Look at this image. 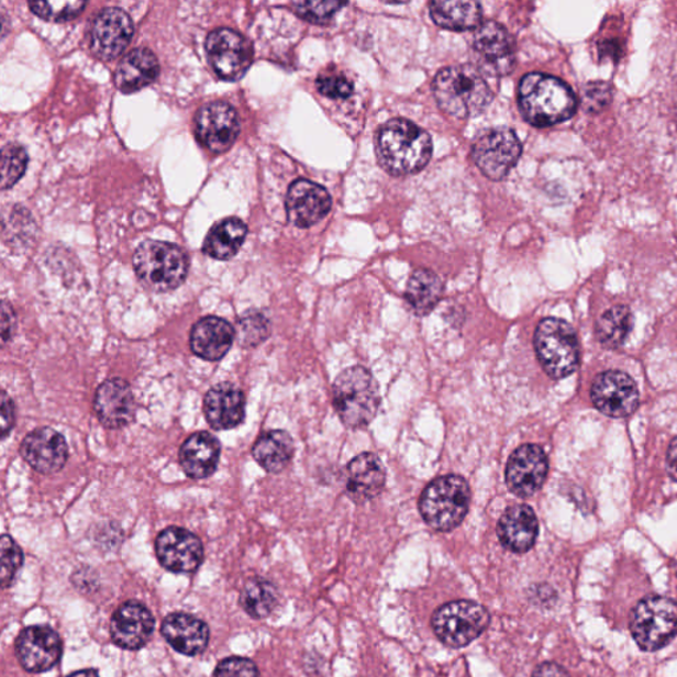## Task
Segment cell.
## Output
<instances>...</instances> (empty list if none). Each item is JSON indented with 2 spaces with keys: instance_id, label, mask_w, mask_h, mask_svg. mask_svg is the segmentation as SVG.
<instances>
[{
  "instance_id": "cell-2",
  "label": "cell",
  "mask_w": 677,
  "mask_h": 677,
  "mask_svg": "<svg viewBox=\"0 0 677 677\" xmlns=\"http://www.w3.org/2000/svg\"><path fill=\"white\" fill-rule=\"evenodd\" d=\"M519 107L536 127H550L571 119L577 99L569 85L545 74L526 75L519 87Z\"/></svg>"
},
{
  "instance_id": "cell-3",
  "label": "cell",
  "mask_w": 677,
  "mask_h": 677,
  "mask_svg": "<svg viewBox=\"0 0 677 677\" xmlns=\"http://www.w3.org/2000/svg\"><path fill=\"white\" fill-rule=\"evenodd\" d=\"M439 106L455 119H473L490 106L492 92L473 65H454L439 71L433 82Z\"/></svg>"
},
{
  "instance_id": "cell-27",
  "label": "cell",
  "mask_w": 677,
  "mask_h": 677,
  "mask_svg": "<svg viewBox=\"0 0 677 677\" xmlns=\"http://www.w3.org/2000/svg\"><path fill=\"white\" fill-rule=\"evenodd\" d=\"M498 537L506 550L525 553L535 545L539 535V522L532 508L518 504L508 508L498 523Z\"/></svg>"
},
{
  "instance_id": "cell-29",
  "label": "cell",
  "mask_w": 677,
  "mask_h": 677,
  "mask_svg": "<svg viewBox=\"0 0 677 677\" xmlns=\"http://www.w3.org/2000/svg\"><path fill=\"white\" fill-rule=\"evenodd\" d=\"M160 71L158 58L147 48H136L122 58L115 69V87L132 95L152 85Z\"/></svg>"
},
{
  "instance_id": "cell-37",
  "label": "cell",
  "mask_w": 677,
  "mask_h": 677,
  "mask_svg": "<svg viewBox=\"0 0 677 677\" xmlns=\"http://www.w3.org/2000/svg\"><path fill=\"white\" fill-rule=\"evenodd\" d=\"M270 334V325L259 312H249V314L240 319L237 324V338L243 347H256L262 344Z\"/></svg>"
},
{
  "instance_id": "cell-25",
  "label": "cell",
  "mask_w": 677,
  "mask_h": 677,
  "mask_svg": "<svg viewBox=\"0 0 677 677\" xmlns=\"http://www.w3.org/2000/svg\"><path fill=\"white\" fill-rule=\"evenodd\" d=\"M162 635L178 653L197 656L204 653L210 643V628L199 618L186 613H173L162 623Z\"/></svg>"
},
{
  "instance_id": "cell-26",
  "label": "cell",
  "mask_w": 677,
  "mask_h": 677,
  "mask_svg": "<svg viewBox=\"0 0 677 677\" xmlns=\"http://www.w3.org/2000/svg\"><path fill=\"white\" fill-rule=\"evenodd\" d=\"M386 467L377 455L360 454L351 460L346 473V492L356 503L379 497L386 486Z\"/></svg>"
},
{
  "instance_id": "cell-11",
  "label": "cell",
  "mask_w": 677,
  "mask_h": 677,
  "mask_svg": "<svg viewBox=\"0 0 677 677\" xmlns=\"http://www.w3.org/2000/svg\"><path fill=\"white\" fill-rule=\"evenodd\" d=\"M206 49L211 67L225 81H237L253 62V48L246 37L231 29H218L207 37Z\"/></svg>"
},
{
  "instance_id": "cell-22",
  "label": "cell",
  "mask_w": 677,
  "mask_h": 677,
  "mask_svg": "<svg viewBox=\"0 0 677 677\" xmlns=\"http://www.w3.org/2000/svg\"><path fill=\"white\" fill-rule=\"evenodd\" d=\"M95 412L108 429L130 425L135 417V400L129 382L122 379L103 381L95 395Z\"/></svg>"
},
{
  "instance_id": "cell-1",
  "label": "cell",
  "mask_w": 677,
  "mask_h": 677,
  "mask_svg": "<svg viewBox=\"0 0 677 677\" xmlns=\"http://www.w3.org/2000/svg\"><path fill=\"white\" fill-rule=\"evenodd\" d=\"M433 142L413 122L395 119L376 135V154L384 169L395 177L421 171L432 158Z\"/></svg>"
},
{
  "instance_id": "cell-9",
  "label": "cell",
  "mask_w": 677,
  "mask_h": 677,
  "mask_svg": "<svg viewBox=\"0 0 677 677\" xmlns=\"http://www.w3.org/2000/svg\"><path fill=\"white\" fill-rule=\"evenodd\" d=\"M491 617L485 607L474 601H453L434 611L432 628L448 647L462 648L485 633Z\"/></svg>"
},
{
  "instance_id": "cell-7",
  "label": "cell",
  "mask_w": 677,
  "mask_h": 677,
  "mask_svg": "<svg viewBox=\"0 0 677 677\" xmlns=\"http://www.w3.org/2000/svg\"><path fill=\"white\" fill-rule=\"evenodd\" d=\"M630 630L647 653L666 647L677 635V602L661 596L644 598L631 613Z\"/></svg>"
},
{
  "instance_id": "cell-33",
  "label": "cell",
  "mask_w": 677,
  "mask_h": 677,
  "mask_svg": "<svg viewBox=\"0 0 677 677\" xmlns=\"http://www.w3.org/2000/svg\"><path fill=\"white\" fill-rule=\"evenodd\" d=\"M444 292V284L434 271L415 270L410 277L407 288V301L417 315H428L432 312Z\"/></svg>"
},
{
  "instance_id": "cell-24",
  "label": "cell",
  "mask_w": 677,
  "mask_h": 677,
  "mask_svg": "<svg viewBox=\"0 0 677 677\" xmlns=\"http://www.w3.org/2000/svg\"><path fill=\"white\" fill-rule=\"evenodd\" d=\"M236 331L233 325L219 317H206L195 323L190 346L192 353L207 362H218L230 353Z\"/></svg>"
},
{
  "instance_id": "cell-13",
  "label": "cell",
  "mask_w": 677,
  "mask_h": 677,
  "mask_svg": "<svg viewBox=\"0 0 677 677\" xmlns=\"http://www.w3.org/2000/svg\"><path fill=\"white\" fill-rule=\"evenodd\" d=\"M195 133L198 141L213 154L227 152L240 134V119L230 103H207L195 116Z\"/></svg>"
},
{
  "instance_id": "cell-15",
  "label": "cell",
  "mask_w": 677,
  "mask_h": 677,
  "mask_svg": "<svg viewBox=\"0 0 677 677\" xmlns=\"http://www.w3.org/2000/svg\"><path fill=\"white\" fill-rule=\"evenodd\" d=\"M15 651L19 663L27 673L43 674L60 662L63 641L49 626H31L19 634Z\"/></svg>"
},
{
  "instance_id": "cell-41",
  "label": "cell",
  "mask_w": 677,
  "mask_h": 677,
  "mask_svg": "<svg viewBox=\"0 0 677 677\" xmlns=\"http://www.w3.org/2000/svg\"><path fill=\"white\" fill-rule=\"evenodd\" d=\"M317 88L323 96L329 99H347L354 92L353 82L346 76L341 74H322L318 77Z\"/></svg>"
},
{
  "instance_id": "cell-40",
  "label": "cell",
  "mask_w": 677,
  "mask_h": 677,
  "mask_svg": "<svg viewBox=\"0 0 677 677\" xmlns=\"http://www.w3.org/2000/svg\"><path fill=\"white\" fill-rule=\"evenodd\" d=\"M343 2H299L292 3V9L304 21L311 23H328L336 11L344 8Z\"/></svg>"
},
{
  "instance_id": "cell-18",
  "label": "cell",
  "mask_w": 677,
  "mask_h": 677,
  "mask_svg": "<svg viewBox=\"0 0 677 677\" xmlns=\"http://www.w3.org/2000/svg\"><path fill=\"white\" fill-rule=\"evenodd\" d=\"M548 474V458L542 447L524 445L508 460L506 481L519 498H530L543 487Z\"/></svg>"
},
{
  "instance_id": "cell-4",
  "label": "cell",
  "mask_w": 677,
  "mask_h": 677,
  "mask_svg": "<svg viewBox=\"0 0 677 677\" xmlns=\"http://www.w3.org/2000/svg\"><path fill=\"white\" fill-rule=\"evenodd\" d=\"M332 397L337 415L351 429L369 425L381 402L375 377L363 367L343 370L332 386Z\"/></svg>"
},
{
  "instance_id": "cell-6",
  "label": "cell",
  "mask_w": 677,
  "mask_h": 677,
  "mask_svg": "<svg viewBox=\"0 0 677 677\" xmlns=\"http://www.w3.org/2000/svg\"><path fill=\"white\" fill-rule=\"evenodd\" d=\"M471 492L465 478L446 475L435 479L423 491L420 511L433 530L448 532L464 522L470 508Z\"/></svg>"
},
{
  "instance_id": "cell-8",
  "label": "cell",
  "mask_w": 677,
  "mask_h": 677,
  "mask_svg": "<svg viewBox=\"0 0 677 677\" xmlns=\"http://www.w3.org/2000/svg\"><path fill=\"white\" fill-rule=\"evenodd\" d=\"M535 348L540 363L553 379H563L578 367L579 347L575 330L557 318H546L537 325Z\"/></svg>"
},
{
  "instance_id": "cell-20",
  "label": "cell",
  "mask_w": 677,
  "mask_h": 677,
  "mask_svg": "<svg viewBox=\"0 0 677 677\" xmlns=\"http://www.w3.org/2000/svg\"><path fill=\"white\" fill-rule=\"evenodd\" d=\"M155 629L152 611L145 604L129 601L113 614L110 622V634L115 646L123 650L136 651L146 646Z\"/></svg>"
},
{
  "instance_id": "cell-28",
  "label": "cell",
  "mask_w": 677,
  "mask_h": 677,
  "mask_svg": "<svg viewBox=\"0 0 677 677\" xmlns=\"http://www.w3.org/2000/svg\"><path fill=\"white\" fill-rule=\"evenodd\" d=\"M221 455L220 442L208 432H198L188 437L179 451L180 466L188 477L206 479L217 471Z\"/></svg>"
},
{
  "instance_id": "cell-30",
  "label": "cell",
  "mask_w": 677,
  "mask_h": 677,
  "mask_svg": "<svg viewBox=\"0 0 677 677\" xmlns=\"http://www.w3.org/2000/svg\"><path fill=\"white\" fill-rule=\"evenodd\" d=\"M429 9L435 24L446 30H477L481 24L480 4L473 0H435Z\"/></svg>"
},
{
  "instance_id": "cell-5",
  "label": "cell",
  "mask_w": 677,
  "mask_h": 677,
  "mask_svg": "<svg viewBox=\"0 0 677 677\" xmlns=\"http://www.w3.org/2000/svg\"><path fill=\"white\" fill-rule=\"evenodd\" d=\"M134 270L145 288L156 292L178 289L188 275V258L179 246L146 241L135 251Z\"/></svg>"
},
{
  "instance_id": "cell-47",
  "label": "cell",
  "mask_w": 677,
  "mask_h": 677,
  "mask_svg": "<svg viewBox=\"0 0 677 677\" xmlns=\"http://www.w3.org/2000/svg\"><path fill=\"white\" fill-rule=\"evenodd\" d=\"M667 467L670 477L677 480V437L673 441L668 448Z\"/></svg>"
},
{
  "instance_id": "cell-42",
  "label": "cell",
  "mask_w": 677,
  "mask_h": 677,
  "mask_svg": "<svg viewBox=\"0 0 677 677\" xmlns=\"http://www.w3.org/2000/svg\"><path fill=\"white\" fill-rule=\"evenodd\" d=\"M212 677H259V673L256 664L251 659L231 656L219 663Z\"/></svg>"
},
{
  "instance_id": "cell-38",
  "label": "cell",
  "mask_w": 677,
  "mask_h": 677,
  "mask_svg": "<svg viewBox=\"0 0 677 677\" xmlns=\"http://www.w3.org/2000/svg\"><path fill=\"white\" fill-rule=\"evenodd\" d=\"M84 2H36L30 9L38 18L48 22H68L81 14Z\"/></svg>"
},
{
  "instance_id": "cell-45",
  "label": "cell",
  "mask_w": 677,
  "mask_h": 677,
  "mask_svg": "<svg viewBox=\"0 0 677 677\" xmlns=\"http://www.w3.org/2000/svg\"><path fill=\"white\" fill-rule=\"evenodd\" d=\"M16 329V317L14 309L8 302L2 304V338L8 343Z\"/></svg>"
},
{
  "instance_id": "cell-16",
  "label": "cell",
  "mask_w": 677,
  "mask_h": 677,
  "mask_svg": "<svg viewBox=\"0 0 677 677\" xmlns=\"http://www.w3.org/2000/svg\"><path fill=\"white\" fill-rule=\"evenodd\" d=\"M156 556L163 568L173 573H192L204 558L200 539L180 526H168L155 543Z\"/></svg>"
},
{
  "instance_id": "cell-10",
  "label": "cell",
  "mask_w": 677,
  "mask_h": 677,
  "mask_svg": "<svg viewBox=\"0 0 677 677\" xmlns=\"http://www.w3.org/2000/svg\"><path fill=\"white\" fill-rule=\"evenodd\" d=\"M522 143L512 130H487L473 146V160L488 179L503 180L522 156Z\"/></svg>"
},
{
  "instance_id": "cell-12",
  "label": "cell",
  "mask_w": 677,
  "mask_h": 677,
  "mask_svg": "<svg viewBox=\"0 0 677 677\" xmlns=\"http://www.w3.org/2000/svg\"><path fill=\"white\" fill-rule=\"evenodd\" d=\"M473 51L475 60L486 74L507 76L515 68V44L497 22H486L475 30Z\"/></svg>"
},
{
  "instance_id": "cell-34",
  "label": "cell",
  "mask_w": 677,
  "mask_h": 677,
  "mask_svg": "<svg viewBox=\"0 0 677 677\" xmlns=\"http://www.w3.org/2000/svg\"><path fill=\"white\" fill-rule=\"evenodd\" d=\"M279 601L276 586L264 578H251L240 595V604L254 620H264L276 610Z\"/></svg>"
},
{
  "instance_id": "cell-43",
  "label": "cell",
  "mask_w": 677,
  "mask_h": 677,
  "mask_svg": "<svg viewBox=\"0 0 677 677\" xmlns=\"http://www.w3.org/2000/svg\"><path fill=\"white\" fill-rule=\"evenodd\" d=\"M611 101V88L604 82H590L584 90V103L588 112H600Z\"/></svg>"
},
{
  "instance_id": "cell-14",
  "label": "cell",
  "mask_w": 677,
  "mask_h": 677,
  "mask_svg": "<svg viewBox=\"0 0 677 677\" xmlns=\"http://www.w3.org/2000/svg\"><path fill=\"white\" fill-rule=\"evenodd\" d=\"M134 24L125 11L109 8L99 12L90 25V49L103 62H112L132 42Z\"/></svg>"
},
{
  "instance_id": "cell-44",
  "label": "cell",
  "mask_w": 677,
  "mask_h": 677,
  "mask_svg": "<svg viewBox=\"0 0 677 677\" xmlns=\"http://www.w3.org/2000/svg\"><path fill=\"white\" fill-rule=\"evenodd\" d=\"M0 431H2V439H8V435L12 432L15 425V403L11 397L3 392L2 406H0Z\"/></svg>"
},
{
  "instance_id": "cell-19",
  "label": "cell",
  "mask_w": 677,
  "mask_h": 677,
  "mask_svg": "<svg viewBox=\"0 0 677 677\" xmlns=\"http://www.w3.org/2000/svg\"><path fill=\"white\" fill-rule=\"evenodd\" d=\"M21 455L37 473L56 474L67 465L69 448L67 441L52 428H37L24 439Z\"/></svg>"
},
{
  "instance_id": "cell-36",
  "label": "cell",
  "mask_w": 677,
  "mask_h": 677,
  "mask_svg": "<svg viewBox=\"0 0 677 677\" xmlns=\"http://www.w3.org/2000/svg\"><path fill=\"white\" fill-rule=\"evenodd\" d=\"M29 165V155L22 146H4L2 149V190H9L22 179Z\"/></svg>"
},
{
  "instance_id": "cell-39",
  "label": "cell",
  "mask_w": 677,
  "mask_h": 677,
  "mask_svg": "<svg viewBox=\"0 0 677 677\" xmlns=\"http://www.w3.org/2000/svg\"><path fill=\"white\" fill-rule=\"evenodd\" d=\"M0 553H2V575H0V581H2L3 589L9 588L21 570L24 562L23 551L19 546L14 539L9 535H3L2 542H0Z\"/></svg>"
},
{
  "instance_id": "cell-32",
  "label": "cell",
  "mask_w": 677,
  "mask_h": 677,
  "mask_svg": "<svg viewBox=\"0 0 677 677\" xmlns=\"http://www.w3.org/2000/svg\"><path fill=\"white\" fill-rule=\"evenodd\" d=\"M295 448V441L288 432L270 431L258 439L252 454L266 471L278 474L290 464Z\"/></svg>"
},
{
  "instance_id": "cell-46",
  "label": "cell",
  "mask_w": 677,
  "mask_h": 677,
  "mask_svg": "<svg viewBox=\"0 0 677 677\" xmlns=\"http://www.w3.org/2000/svg\"><path fill=\"white\" fill-rule=\"evenodd\" d=\"M532 677H570L568 673L556 663L540 664Z\"/></svg>"
},
{
  "instance_id": "cell-23",
  "label": "cell",
  "mask_w": 677,
  "mask_h": 677,
  "mask_svg": "<svg viewBox=\"0 0 677 677\" xmlns=\"http://www.w3.org/2000/svg\"><path fill=\"white\" fill-rule=\"evenodd\" d=\"M204 414L214 431H231L245 419V396L232 382H221L208 390L204 397Z\"/></svg>"
},
{
  "instance_id": "cell-31",
  "label": "cell",
  "mask_w": 677,
  "mask_h": 677,
  "mask_svg": "<svg viewBox=\"0 0 677 677\" xmlns=\"http://www.w3.org/2000/svg\"><path fill=\"white\" fill-rule=\"evenodd\" d=\"M247 234V226L243 220L227 218L212 226L204 240L203 251L219 262H226L236 256L243 246Z\"/></svg>"
},
{
  "instance_id": "cell-35",
  "label": "cell",
  "mask_w": 677,
  "mask_h": 677,
  "mask_svg": "<svg viewBox=\"0 0 677 677\" xmlns=\"http://www.w3.org/2000/svg\"><path fill=\"white\" fill-rule=\"evenodd\" d=\"M631 325V312L624 306H615L604 312L597 324V336L603 346L615 348L621 346Z\"/></svg>"
},
{
  "instance_id": "cell-17",
  "label": "cell",
  "mask_w": 677,
  "mask_h": 677,
  "mask_svg": "<svg viewBox=\"0 0 677 677\" xmlns=\"http://www.w3.org/2000/svg\"><path fill=\"white\" fill-rule=\"evenodd\" d=\"M591 399L601 413L623 419L635 412L640 392L629 375L620 370H608L598 375L592 382Z\"/></svg>"
},
{
  "instance_id": "cell-21",
  "label": "cell",
  "mask_w": 677,
  "mask_h": 677,
  "mask_svg": "<svg viewBox=\"0 0 677 677\" xmlns=\"http://www.w3.org/2000/svg\"><path fill=\"white\" fill-rule=\"evenodd\" d=\"M332 200L325 188L314 181L299 179L289 188L286 212L291 224L310 227L328 217Z\"/></svg>"
},
{
  "instance_id": "cell-48",
  "label": "cell",
  "mask_w": 677,
  "mask_h": 677,
  "mask_svg": "<svg viewBox=\"0 0 677 677\" xmlns=\"http://www.w3.org/2000/svg\"><path fill=\"white\" fill-rule=\"evenodd\" d=\"M68 677H100V675L99 673H97L96 669L89 668V669L78 670V673L71 674Z\"/></svg>"
}]
</instances>
